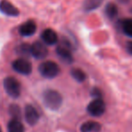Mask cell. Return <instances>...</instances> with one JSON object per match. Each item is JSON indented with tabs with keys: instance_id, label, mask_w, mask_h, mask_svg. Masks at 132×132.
Returning <instances> with one entry per match:
<instances>
[{
	"instance_id": "cell-15",
	"label": "cell",
	"mask_w": 132,
	"mask_h": 132,
	"mask_svg": "<svg viewBox=\"0 0 132 132\" xmlns=\"http://www.w3.org/2000/svg\"><path fill=\"white\" fill-rule=\"evenodd\" d=\"M71 75L72 77L73 78L74 80H76L77 81L79 82H82L86 80L87 76H86V73L83 72L82 70L79 68H73L72 71H71Z\"/></svg>"
},
{
	"instance_id": "cell-21",
	"label": "cell",
	"mask_w": 132,
	"mask_h": 132,
	"mask_svg": "<svg viewBox=\"0 0 132 132\" xmlns=\"http://www.w3.org/2000/svg\"><path fill=\"white\" fill-rule=\"evenodd\" d=\"M127 51L129 54H132V41H129V42L127 43Z\"/></svg>"
},
{
	"instance_id": "cell-9",
	"label": "cell",
	"mask_w": 132,
	"mask_h": 132,
	"mask_svg": "<svg viewBox=\"0 0 132 132\" xmlns=\"http://www.w3.org/2000/svg\"><path fill=\"white\" fill-rule=\"evenodd\" d=\"M0 12L8 16H17L19 15V10L8 0L0 1Z\"/></svg>"
},
{
	"instance_id": "cell-12",
	"label": "cell",
	"mask_w": 132,
	"mask_h": 132,
	"mask_svg": "<svg viewBox=\"0 0 132 132\" xmlns=\"http://www.w3.org/2000/svg\"><path fill=\"white\" fill-rule=\"evenodd\" d=\"M101 125L97 121H87L81 126V132H100Z\"/></svg>"
},
{
	"instance_id": "cell-20",
	"label": "cell",
	"mask_w": 132,
	"mask_h": 132,
	"mask_svg": "<svg viewBox=\"0 0 132 132\" xmlns=\"http://www.w3.org/2000/svg\"><path fill=\"white\" fill-rule=\"evenodd\" d=\"M92 96L94 99H102V92L98 88H93L92 90Z\"/></svg>"
},
{
	"instance_id": "cell-10",
	"label": "cell",
	"mask_w": 132,
	"mask_h": 132,
	"mask_svg": "<svg viewBox=\"0 0 132 132\" xmlns=\"http://www.w3.org/2000/svg\"><path fill=\"white\" fill-rule=\"evenodd\" d=\"M41 38L44 42V44H48V45H53L58 42V35H57L56 32L51 28L44 30L41 35Z\"/></svg>"
},
{
	"instance_id": "cell-14",
	"label": "cell",
	"mask_w": 132,
	"mask_h": 132,
	"mask_svg": "<svg viewBox=\"0 0 132 132\" xmlns=\"http://www.w3.org/2000/svg\"><path fill=\"white\" fill-rule=\"evenodd\" d=\"M102 2L103 0H85L83 4V8L85 11H92L100 7Z\"/></svg>"
},
{
	"instance_id": "cell-22",
	"label": "cell",
	"mask_w": 132,
	"mask_h": 132,
	"mask_svg": "<svg viewBox=\"0 0 132 132\" xmlns=\"http://www.w3.org/2000/svg\"><path fill=\"white\" fill-rule=\"evenodd\" d=\"M0 132H3L2 131V128H1V127H0Z\"/></svg>"
},
{
	"instance_id": "cell-8",
	"label": "cell",
	"mask_w": 132,
	"mask_h": 132,
	"mask_svg": "<svg viewBox=\"0 0 132 132\" xmlns=\"http://www.w3.org/2000/svg\"><path fill=\"white\" fill-rule=\"evenodd\" d=\"M24 118H26V120L28 124L34 126L38 122L39 114L35 107L28 104L24 108Z\"/></svg>"
},
{
	"instance_id": "cell-5",
	"label": "cell",
	"mask_w": 132,
	"mask_h": 132,
	"mask_svg": "<svg viewBox=\"0 0 132 132\" xmlns=\"http://www.w3.org/2000/svg\"><path fill=\"white\" fill-rule=\"evenodd\" d=\"M106 105L102 99H94L87 107V111L93 117H100L105 112Z\"/></svg>"
},
{
	"instance_id": "cell-16",
	"label": "cell",
	"mask_w": 132,
	"mask_h": 132,
	"mask_svg": "<svg viewBox=\"0 0 132 132\" xmlns=\"http://www.w3.org/2000/svg\"><path fill=\"white\" fill-rule=\"evenodd\" d=\"M105 14L110 19L115 18L118 15V7L113 3H109L105 7Z\"/></svg>"
},
{
	"instance_id": "cell-17",
	"label": "cell",
	"mask_w": 132,
	"mask_h": 132,
	"mask_svg": "<svg viewBox=\"0 0 132 132\" xmlns=\"http://www.w3.org/2000/svg\"><path fill=\"white\" fill-rule=\"evenodd\" d=\"M121 28H122L123 33L128 36L132 38V19L127 18L122 21L121 23Z\"/></svg>"
},
{
	"instance_id": "cell-11",
	"label": "cell",
	"mask_w": 132,
	"mask_h": 132,
	"mask_svg": "<svg viewBox=\"0 0 132 132\" xmlns=\"http://www.w3.org/2000/svg\"><path fill=\"white\" fill-rule=\"evenodd\" d=\"M36 31V24L33 20H28L19 27V34L22 36H30L33 35Z\"/></svg>"
},
{
	"instance_id": "cell-6",
	"label": "cell",
	"mask_w": 132,
	"mask_h": 132,
	"mask_svg": "<svg viewBox=\"0 0 132 132\" xmlns=\"http://www.w3.org/2000/svg\"><path fill=\"white\" fill-rule=\"evenodd\" d=\"M14 71L23 75H29L32 72V64L24 58H20L14 61L12 63Z\"/></svg>"
},
{
	"instance_id": "cell-3",
	"label": "cell",
	"mask_w": 132,
	"mask_h": 132,
	"mask_svg": "<svg viewBox=\"0 0 132 132\" xmlns=\"http://www.w3.org/2000/svg\"><path fill=\"white\" fill-rule=\"evenodd\" d=\"M71 50H72V44L68 42V40L63 39L60 45L56 48V53L63 62L72 63L73 62V56Z\"/></svg>"
},
{
	"instance_id": "cell-4",
	"label": "cell",
	"mask_w": 132,
	"mask_h": 132,
	"mask_svg": "<svg viewBox=\"0 0 132 132\" xmlns=\"http://www.w3.org/2000/svg\"><path fill=\"white\" fill-rule=\"evenodd\" d=\"M6 92L12 98H18L21 94V84L15 78L7 77L4 80Z\"/></svg>"
},
{
	"instance_id": "cell-1",
	"label": "cell",
	"mask_w": 132,
	"mask_h": 132,
	"mask_svg": "<svg viewBox=\"0 0 132 132\" xmlns=\"http://www.w3.org/2000/svg\"><path fill=\"white\" fill-rule=\"evenodd\" d=\"M43 101L46 108L51 110H57L62 104V97L57 90H46L43 94Z\"/></svg>"
},
{
	"instance_id": "cell-13",
	"label": "cell",
	"mask_w": 132,
	"mask_h": 132,
	"mask_svg": "<svg viewBox=\"0 0 132 132\" xmlns=\"http://www.w3.org/2000/svg\"><path fill=\"white\" fill-rule=\"evenodd\" d=\"M8 132H24V127L20 121V119H12L7 123Z\"/></svg>"
},
{
	"instance_id": "cell-19",
	"label": "cell",
	"mask_w": 132,
	"mask_h": 132,
	"mask_svg": "<svg viewBox=\"0 0 132 132\" xmlns=\"http://www.w3.org/2000/svg\"><path fill=\"white\" fill-rule=\"evenodd\" d=\"M9 114L12 116L13 119H20L21 116H22V112H21V109L19 106L15 104H13L9 107Z\"/></svg>"
},
{
	"instance_id": "cell-7",
	"label": "cell",
	"mask_w": 132,
	"mask_h": 132,
	"mask_svg": "<svg viewBox=\"0 0 132 132\" xmlns=\"http://www.w3.org/2000/svg\"><path fill=\"white\" fill-rule=\"evenodd\" d=\"M48 54V49L45 44L41 42H35L31 44V55L35 59L42 60L44 59Z\"/></svg>"
},
{
	"instance_id": "cell-18",
	"label": "cell",
	"mask_w": 132,
	"mask_h": 132,
	"mask_svg": "<svg viewBox=\"0 0 132 132\" xmlns=\"http://www.w3.org/2000/svg\"><path fill=\"white\" fill-rule=\"evenodd\" d=\"M18 54L23 57H29L31 55V45L29 44H21L16 49Z\"/></svg>"
},
{
	"instance_id": "cell-2",
	"label": "cell",
	"mask_w": 132,
	"mask_h": 132,
	"mask_svg": "<svg viewBox=\"0 0 132 132\" xmlns=\"http://www.w3.org/2000/svg\"><path fill=\"white\" fill-rule=\"evenodd\" d=\"M39 72L41 75L47 79H53L55 78L60 72V68L59 65L54 62L52 61H46L44 62L39 65Z\"/></svg>"
}]
</instances>
